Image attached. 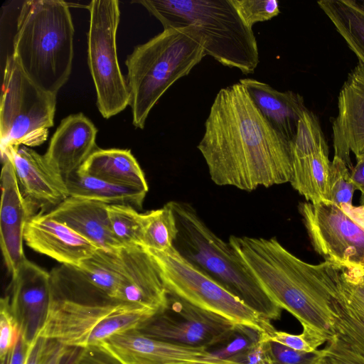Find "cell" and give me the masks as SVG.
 <instances>
[{
    "instance_id": "42",
    "label": "cell",
    "mask_w": 364,
    "mask_h": 364,
    "mask_svg": "<svg viewBox=\"0 0 364 364\" xmlns=\"http://www.w3.org/2000/svg\"><path fill=\"white\" fill-rule=\"evenodd\" d=\"M343 213L364 230V205L342 204L340 206Z\"/></svg>"
},
{
    "instance_id": "19",
    "label": "cell",
    "mask_w": 364,
    "mask_h": 364,
    "mask_svg": "<svg viewBox=\"0 0 364 364\" xmlns=\"http://www.w3.org/2000/svg\"><path fill=\"white\" fill-rule=\"evenodd\" d=\"M1 153L13 164L21 192L31 208L55 207L69 197L65 178L44 156L26 146H11Z\"/></svg>"
},
{
    "instance_id": "2",
    "label": "cell",
    "mask_w": 364,
    "mask_h": 364,
    "mask_svg": "<svg viewBox=\"0 0 364 364\" xmlns=\"http://www.w3.org/2000/svg\"><path fill=\"white\" fill-rule=\"evenodd\" d=\"M228 242L269 297L292 314L303 330L327 341L335 335L334 304L342 293L341 268L326 261L306 262L276 237L231 235Z\"/></svg>"
},
{
    "instance_id": "6",
    "label": "cell",
    "mask_w": 364,
    "mask_h": 364,
    "mask_svg": "<svg viewBox=\"0 0 364 364\" xmlns=\"http://www.w3.org/2000/svg\"><path fill=\"white\" fill-rule=\"evenodd\" d=\"M206 55L204 43L190 27L170 28L136 46L126 59L132 124L144 129L166 91Z\"/></svg>"
},
{
    "instance_id": "7",
    "label": "cell",
    "mask_w": 364,
    "mask_h": 364,
    "mask_svg": "<svg viewBox=\"0 0 364 364\" xmlns=\"http://www.w3.org/2000/svg\"><path fill=\"white\" fill-rule=\"evenodd\" d=\"M156 314L134 304L87 303L52 296L38 336L68 348L98 346L117 333L141 328Z\"/></svg>"
},
{
    "instance_id": "13",
    "label": "cell",
    "mask_w": 364,
    "mask_h": 364,
    "mask_svg": "<svg viewBox=\"0 0 364 364\" xmlns=\"http://www.w3.org/2000/svg\"><path fill=\"white\" fill-rule=\"evenodd\" d=\"M119 249L98 248L79 266L61 264L50 272L52 295L87 303L118 302Z\"/></svg>"
},
{
    "instance_id": "11",
    "label": "cell",
    "mask_w": 364,
    "mask_h": 364,
    "mask_svg": "<svg viewBox=\"0 0 364 364\" xmlns=\"http://www.w3.org/2000/svg\"><path fill=\"white\" fill-rule=\"evenodd\" d=\"M241 327L218 314L168 294L166 308L139 330L155 339L208 348L227 341Z\"/></svg>"
},
{
    "instance_id": "45",
    "label": "cell",
    "mask_w": 364,
    "mask_h": 364,
    "mask_svg": "<svg viewBox=\"0 0 364 364\" xmlns=\"http://www.w3.org/2000/svg\"></svg>"
},
{
    "instance_id": "1",
    "label": "cell",
    "mask_w": 364,
    "mask_h": 364,
    "mask_svg": "<svg viewBox=\"0 0 364 364\" xmlns=\"http://www.w3.org/2000/svg\"><path fill=\"white\" fill-rule=\"evenodd\" d=\"M197 148L211 180L252 191L291 182V143L264 119L240 82L219 90Z\"/></svg>"
},
{
    "instance_id": "27",
    "label": "cell",
    "mask_w": 364,
    "mask_h": 364,
    "mask_svg": "<svg viewBox=\"0 0 364 364\" xmlns=\"http://www.w3.org/2000/svg\"><path fill=\"white\" fill-rule=\"evenodd\" d=\"M317 4L364 66V1L321 0Z\"/></svg>"
},
{
    "instance_id": "33",
    "label": "cell",
    "mask_w": 364,
    "mask_h": 364,
    "mask_svg": "<svg viewBox=\"0 0 364 364\" xmlns=\"http://www.w3.org/2000/svg\"><path fill=\"white\" fill-rule=\"evenodd\" d=\"M313 364H364V356L355 351L337 334L327 341L326 346L317 350Z\"/></svg>"
},
{
    "instance_id": "17",
    "label": "cell",
    "mask_w": 364,
    "mask_h": 364,
    "mask_svg": "<svg viewBox=\"0 0 364 364\" xmlns=\"http://www.w3.org/2000/svg\"><path fill=\"white\" fill-rule=\"evenodd\" d=\"M119 254L118 302L146 307L157 314L163 311L168 305V294L148 250L141 246L123 247Z\"/></svg>"
},
{
    "instance_id": "12",
    "label": "cell",
    "mask_w": 364,
    "mask_h": 364,
    "mask_svg": "<svg viewBox=\"0 0 364 364\" xmlns=\"http://www.w3.org/2000/svg\"><path fill=\"white\" fill-rule=\"evenodd\" d=\"M302 221L314 250L341 269L364 267V230L331 203H300Z\"/></svg>"
},
{
    "instance_id": "43",
    "label": "cell",
    "mask_w": 364,
    "mask_h": 364,
    "mask_svg": "<svg viewBox=\"0 0 364 364\" xmlns=\"http://www.w3.org/2000/svg\"><path fill=\"white\" fill-rule=\"evenodd\" d=\"M353 181L361 193H364V156L356 158V164L350 171Z\"/></svg>"
},
{
    "instance_id": "34",
    "label": "cell",
    "mask_w": 364,
    "mask_h": 364,
    "mask_svg": "<svg viewBox=\"0 0 364 364\" xmlns=\"http://www.w3.org/2000/svg\"><path fill=\"white\" fill-rule=\"evenodd\" d=\"M264 336L268 341L305 353H314L318 346L328 341L322 336L306 330H303L300 334H291L274 329Z\"/></svg>"
},
{
    "instance_id": "5",
    "label": "cell",
    "mask_w": 364,
    "mask_h": 364,
    "mask_svg": "<svg viewBox=\"0 0 364 364\" xmlns=\"http://www.w3.org/2000/svg\"><path fill=\"white\" fill-rule=\"evenodd\" d=\"M164 26H190L201 38L206 55L223 65L253 73L259 62L252 28L242 20L230 0H141Z\"/></svg>"
},
{
    "instance_id": "38",
    "label": "cell",
    "mask_w": 364,
    "mask_h": 364,
    "mask_svg": "<svg viewBox=\"0 0 364 364\" xmlns=\"http://www.w3.org/2000/svg\"><path fill=\"white\" fill-rule=\"evenodd\" d=\"M341 277L345 291L364 311V267L341 269Z\"/></svg>"
},
{
    "instance_id": "30",
    "label": "cell",
    "mask_w": 364,
    "mask_h": 364,
    "mask_svg": "<svg viewBox=\"0 0 364 364\" xmlns=\"http://www.w3.org/2000/svg\"><path fill=\"white\" fill-rule=\"evenodd\" d=\"M112 233L123 247H143V213L129 205H108Z\"/></svg>"
},
{
    "instance_id": "20",
    "label": "cell",
    "mask_w": 364,
    "mask_h": 364,
    "mask_svg": "<svg viewBox=\"0 0 364 364\" xmlns=\"http://www.w3.org/2000/svg\"><path fill=\"white\" fill-rule=\"evenodd\" d=\"M2 160L0 243L5 264L12 276L26 259L23 232L34 212L21 192L12 162L7 158Z\"/></svg>"
},
{
    "instance_id": "35",
    "label": "cell",
    "mask_w": 364,
    "mask_h": 364,
    "mask_svg": "<svg viewBox=\"0 0 364 364\" xmlns=\"http://www.w3.org/2000/svg\"><path fill=\"white\" fill-rule=\"evenodd\" d=\"M18 333V326L10 309L9 296L2 297L0 303L1 363L5 360L14 346Z\"/></svg>"
},
{
    "instance_id": "44",
    "label": "cell",
    "mask_w": 364,
    "mask_h": 364,
    "mask_svg": "<svg viewBox=\"0 0 364 364\" xmlns=\"http://www.w3.org/2000/svg\"><path fill=\"white\" fill-rule=\"evenodd\" d=\"M360 201V205H364V193H361Z\"/></svg>"
},
{
    "instance_id": "41",
    "label": "cell",
    "mask_w": 364,
    "mask_h": 364,
    "mask_svg": "<svg viewBox=\"0 0 364 364\" xmlns=\"http://www.w3.org/2000/svg\"><path fill=\"white\" fill-rule=\"evenodd\" d=\"M29 347L19 332L14 346L1 364H25Z\"/></svg>"
},
{
    "instance_id": "40",
    "label": "cell",
    "mask_w": 364,
    "mask_h": 364,
    "mask_svg": "<svg viewBox=\"0 0 364 364\" xmlns=\"http://www.w3.org/2000/svg\"><path fill=\"white\" fill-rule=\"evenodd\" d=\"M73 364H122L101 346L80 348Z\"/></svg>"
},
{
    "instance_id": "37",
    "label": "cell",
    "mask_w": 364,
    "mask_h": 364,
    "mask_svg": "<svg viewBox=\"0 0 364 364\" xmlns=\"http://www.w3.org/2000/svg\"><path fill=\"white\" fill-rule=\"evenodd\" d=\"M273 364H313L318 353L295 350L280 343L269 341Z\"/></svg>"
},
{
    "instance_id": "15",
    "label": "cell",
    "mask_w": 364,
    "mask_h": 364,
    "mask_svg": "<svg viewBox=\"0 0 364 364\" xmlns=\"http://www.w3.org/2000/svg\"><path fill=\"white\" fill-rule=\"evenodd\" d=\"M100 346L122 364H240L207 348L151 338L139 329L117 333Z\"/></svg>"
},
{
    "instance_id": "22",
    "label": "cell",
    "mask_w": 364,
    "mask_h": 364,
    "mask_svg": "<svg viewBox=\"0 0 364 364\" xmlns=\"http://www.w3.org/2000/svg\"><path fill=\"white\" fill-rule=\"evenodd\" d=\"M97 129L82 113L61 120L43 155L49 165L64 178L77 171L97 149Z\"/></svg>"
},
{
    "instance_id": "36",
    "label": "cell",
    "mask_w": 364,
    "mask_h": 364,
    "mask_svg": "<svg viewBox=\"0 0 364 364\" xmlns=\"http://www.w3.org/2000/svg\"><path fill=\"white\" fill-rule=\"evenodd\" d=\"M230 358L240 364H273L264 333H259L247 348Z\"/></svg>"
},
{
    "instance_id": "24",
    "label": "cell",
    "mask_w": 364,
    "mask_h": 364,
    "mask_svg": "<svg viewBox=\"0 0 364 364\" xmlns=\"http://www.w3.org/2000/svg\"><path fill=\"white\" fill-rule=\"evenodd\" d=\"M250 98L269 124L284 138L291 141L299 122L308 109L299 93L278 91L268 84L251 78L240 79Z\"/></svg>"
},
{
    "instance_id": "28",
    "label": "cell",
    "mask_w": 364,
    "mask_h": 364,
    "mask_svg": "<svg viewBox=\"0 0 364 364\" xmlns=\"http://www.w3.org/2000/svg\"><path fill=\"white\" fill-rule=\"evenodd\" d=\"M178 229L170 202L143 213V247L166 251L173 247Z\"/></svg>"
},
{
    "instance_id": "14",
    "label": "cell",
    "mask_w": 364,
    "mask_h": 364,
    "mask_svg": "<svg viewBox=\"0 0 364 364\" xmlns=\"http://www.w3.org/2000/svg\"><path fill=\"white\" fill-rule=\"evenodd\" d=\"M291 143L292 187L314 204L329 203L328 146L317 117L307 109Z\"/></svg>"
},
{
    "instance_id": "26",
    "label": "cell",
    "mask_w": 364,
    "mask_h": 364,
    "mask_svg": "<svg viewBox=\"0 0 364 364\" xmlns=\"http://www.w3.org/2000/svg\"><path fill=\"white\" fill-rule=\"evenodd\" d=\"M69 196L104 203L107 205H129L141 209L146 193L117 186L75 171L65 178Z\"/></svg>"
},
{
    "instance_id": "23",
    "label": "cell",
    "mask_w": 364,
    "mask_h": 364,
    "mask_svg": "<svg viewBox=\"0 0 364 364\" xmlns=\"http://www.w3.org/2000/svg\"><path fill=\"white\" fill-rule=\"evenodd\" d=\"M107 204L69 196L46 213L80 235L97 248H122L114 237L108 218Z\"/></svg>"
},
{
    "instance_id": "39",
    "label": "cell",
    "mask_w": 364,
    "mask_h": 364,
    "mask_svg": "<svg viewBox=\"0 0 364 364\" xmlns=\"http://www.w3.org/2000/svg\"><path fill=\"white\" fill-rule=\"evenodd\" d=\"M60 345L38 336L30 345L25 364H49Z\"/></svg>"
},
{
    "instance_id": "32",
    "label": "cell",
    "mask_w": 364,
    "mask_h": 364,
    "mask_svg": "<svg viewBox=\"0 0 364 364\" xmlns=\"http://www.w3.org/2000/svg\"><path fill=\"white\" fill-rule=\"evenodd\" d=\"M243 22L250 28L258 23L272 19L279 13L277 0H230Z\"/></svg>"
},
{
    "instance_id": "29",
    "label": "cell",
    "mask_w": 364,
    "mask_h": 364,
    "mask_svg": "<svg viewBox=\"0 0 364 364\" xmlns=\"http://www.w3.org/2000/svg\"><path fill=\"white\" fill-rule=\"evenodd\" d=\"M336 334L364 356V311L349 296L342 285L341 297L334 304Z\"/></svg>"
},
{
    "instance_id": "3",
    "label": "cell",
    "mask_w": 364,
    "mask_h": 364,
    "mask_svg": "<svg viewBox=\"0 0 364 364\" xmlns=\"http://www.w3.org/2000/svg\"><path fill=\"white\" fill-rule=\"evenodd\" d=\"M169 202L176 220L173 247L178 255L265 319H279L282 309L266 293L230 242L216 235L190 203Z\"/></svg>"
},
{
    "instance_id": "8",
    "label": "cell",
    "mask_w": 364,
    "mask_h": 364,
    "mask_svg": "<svg viewBox=\"0 0 364 364\" xmlns=\"http://www.w3.org/2000/svg\"><path fill=\"white\" fill-rule=\"evenodd\" d=\"M56 96L34 83L12 54L6 58L0 108L1 152L43 144L53 125Z\"/></svg>"
},
{
    "instance_id": "21",
    "label": "cell",
    "mask_w": 364,
    "mask_h": 364,
    "mask_svg": "<svg viewBox=\"0 0 364 364\" xmlns=\"http://www.w3.org/2000/svg\"><path fill=\"white\" fill-rule=\"evenodd\" d=\"M27 246L61 263L79 266L98 249L94 244L46 213L34 215L23 232Z\"/></svg>"
},
{
    "instance_id": "25",
    "label": "cell",
    "mask_w": 364,
    "mask_h": 364,
    "mask_svg": "<svg viewBox=\"0 0 364 364\" xmlns=\"http://www.w3.org/2000/svg\"><path fill=\"white\" fill-rule=\"evenodd\" d=\"M77 171L112 184L148 192L149 186L129 149H95Z\"/></svg>"
},
{
    "instance_id": "4",
    "label": "cell",
    "mask_w": 364,
    "mask_h": 364,
    "mask_svg": "<svg viewBox=\"0 0 364 364\" xmlns=\"http://www.w3.org/2000/svg\"><path fill=\"white\" fill-rule=\"evenodd\" d=\"M74 32L65 1H26L17 18L11 54L34 83L57 95L71 73Z\"/></svg>"
},
{
    "instance_id": "10",
    "label": "cell",
    "mask_w": 364,
    "mask_h": 364,
    "mask_svg": "<svg viewBox=\"0 0 364 364\" xmlns=\"http://www.w3.org/2000/svg\"><path fill=\"white\" fill-rule=\"evenodd\" d=\"M87 9V63L95 87L97 108L104 118L109 119L124 110L130 102L128 85L117 54L119 1L93 0Z\"/></svg>"
},
{
    "instance_id": "16",
    "label": "cell",
    "mask_w": 364,
    "mask_h": 364,
    "mask_svg": "<svg viewBox=\"0 0 364 364\" xmlns=\"http://www.w3.org/2000/svg\"><path fill=\"white\" fill-rule=\"evenodd\" d=\"M11 311L31 345L41 329L52 299L50 272L26 259L12 275Z\"/></svg>"
},
{
    "instance_id": "9",
    "label": "cell",
    "mask_w": 364,
    "mask_h": 364,
    "mask_svg": "<svg viewBox=\"0 0 364 364\" xmlns=\"http://www.w3.org/2000/svg\"><path fill=\"white\" fill-rule=\"evenodd\" d=\"M146 250L159 269L168 294L257 333L275 329L270 321L189 264L174 247L166 251Z\"/></svg>"
},
{
    "instance_id": "18",
    "label": "cell",
    "mask_w": 364,
    "mask_h": 364,
    "mask_svg": "<svg viewBox=\"0 0 364 364\" xmlns=\"http://www.w3.org/2000/svg\"><path fill=\"white\" fill-rule=\"evenodd\" d=\"M338 114L332 122L333 156L350 171L355 159L364 156V66L360 62L350 71L338 96Z\"/></svg>"
},
{
    "instance_id": "31",
    "label": "cell",
    "mask_w": 364,
    "mask_h": 364,
    "mask_svg": "<svg viewBox=\"0 0 364 364\" xmlns=\"http://www.w3.org/2000/svg\"><path fill=\"white\" fill-rule=\"evenodd\" d=\"M329 195L331 203L338 206L352 204L355 186L350 170L341 159L333 156L331 161L328 176Z\"/></svg>"
}]
</instances>
